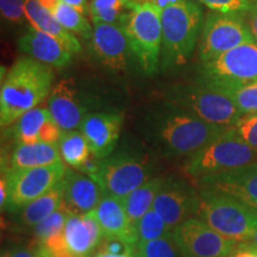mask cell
Listing matches in <instances>:
<instances>
[{"label": "cell", "instance_id": "1f68e13d", "mask_svg": "<svg viewBox=\"0 0 257 257\" xmlns=\"http://www.w3.org/2000/svg\"><path fill=\"white\" fill-rule=\"evenodd\" d=\"M70 214H73L72 212L62 205L59 210L47 217L44 220H42L41 223H38L36 226H34V233L36 239L40 242H46L51 237L63 232Z\"/></svg>", "mask_w": 257, "mask_h": 257}, {"label": "cell", "instance_id": "ba28073f", "mask_svg": "<svg viewBox=\"0 0 257 257\" xmlns=\"http://www.w3.org/2000/svg\"><path fill=\"white\" fill-rule=\"evenodd\" d=\"M255 41L243 16L211 11L202 25L199 60L208 62L240 44Z\"/></svg>", "mask_w": 257, "mask_h": 257}, {"label": "cell", "instance_id": "8fae6325", "mask_svg": "<svg viewBox=\"0 0 257 257\" xmlns=\"http://www.w3.org/2000/svg\"><path fill=\"white\" fill-rule=\"evenodd\" d=\"M200 81L240 85L257 81V42L240 44L199 66Z\"/></svg>", "mask_w": 257, "mask_h": 257}, {"label": "cell", "instance_id": "2e32d148", "mask_svg": "<svg viewBox=\"0 0 257 257\" xmlns=\"http://www.w3.org/2000/svg\"><path fill=\"white\" fill-rule=\"evenodd\" d=\"M124 117L120 112H89L83 118L80 131L87 140L92 155L106 159L113 154L119 138Z\"/></svg>", "mask_w": 257, "mask_h": 257}, {"label": "cell", "instance_id": "7bdbcfd3", "mask_svg": "<svg viewBox=\"0 0 257 257\" xmlns=\"http://www.w3.org/2000/svg\"><path fill=\"white\" fill-rule=\"evenodd\" d=\"M91 257H138L137 252H133V253H124V255H117V253H110V252H105L101 251V250L96 249L94 252L92 253Z\"/></svg>", "mask_w": 257, "mask_h": 257}, {"label": "cell", "instance_id": "d4e9b609", "mask_svg": "<svg viewBox=\"0 0 257 257\" xmlns=\"http://www.w3.org/2000/svg\"><path fill=\"white\" fill-rule=\"evenodd\" d=\"M165 179L154 178L148 180L143 185L135 189L133 193L123 199V205L126 211L131 223L136 226L138 220L142 218L148 211L153 208L154 201L162 187Z\"/></svg>", "mask_w": 257, "mask_h": 257}, {"label": "cell", "instance_id": "d590c367", "mask_svg": "<svg viewBox=\"0 0 257 257\" xmlns=\"http://www.w3.org/2000/svg\"><path fill=\"white\" fill-rule=\"evenodd\" d=\"M3 18L11 23H23L25 16V0H0Z\"/></svg>", "mask_w": 257, "mask_h": 257}, {"label": "cell", "instance_id": "83f0119b", "mask_svg": "<svg viewBox=\"0 0 257 257\" xmlns=\"http://www.w3.org/2000/svg\"><path fill=\"white\" fill-rule=\"evenodd\" d=\"M59 149L63 162L74 169H79L92 156L91 148L81 131H62Z\"/></svg>", "mask_w": 257, "mask_h": 257}, {"label": "cell", "instance_id": "e0dca14e", "mask_svg": "<svg viewBox=\"0 0 257 257\" xmlns=\"http://www.w3.org/2000/svg\"><path fill=\"white\" fill-rule=\"evenodd\" d=\"M48 108L62 131L80 127L87 114L85 102L72 79L61 80L51 88Z\"/></svg>", "mask_w": 257, "mask_h": 257}, {"label": "cell", "instance_id": "f6af8a7d", "mask_svg": "<svg viewBox=\"0 0 257 257\" xmlns=\"http://www.w3.org/2000/svg\"><path fill=\"white\" fill-rule=\"evenodd\" d=\"M245 243H248L249 245L252 246V248L257 249V229L255 231V233H253V236L250 238V240H248V242H245Z\"/></svg>", "mask_w": 257, "mask_h": 257}, {"label": "cell", "instance_id": "3957f363", "mask_svg": "<svg viewBox=\"0 0 257 257\" xmlns=\"http://www.w3.org/2000/svg\"><path fill=\"white\" fill-rule=\"evenodd\" d=\"M204 21V12L193 0H184L161 10V68L175 69L188 62L200 40Z\"/></svg>", "mask_w": 257, "mask_h": 257}, {"label": "cell", "instance_id": "6da1fadb", "mask_svg": "<svg viewBox=\"0 0 257 257\" xmlns=\"http://www.w3.org/2000/svg\"><path fill=\"white\" fill-rule=\"evenodd\" d=\"M227 127L207 123L167 100L148 111L143 120L147 140L166 156H192Z\"/></svg>", "mask_w": 257, "mask_h": 257}, {"label": "cell", "instance_id": "ee69618b", "mask_svg": "<svg viewBox=\"0 0 257 257\" xmlns=\"http://www.w3.org/2000/svg\"><path fill=\"white\" fill-rule=\"evenodd\" d=\"M40 4L43 6L44 9H47L48 11H53L54 9H55V6L59 4L60 0H37Z\"/></svg>", "mask_w": 257, "mask_h": 257}, {"label": "cell", "instance_id": "f35d334b", "mask_svg": "<svg viewBox=\"0 0 257 257\" xmlns=\"http://www.w3.org/2000/svg\"><path fill=\"white\" fill-rule=\"evenodd\" d=\"M227 257H257V249L245 242L239 243Z\"/></svg>", "mask_w": 257, "mask_h": 257}, {"label": "cell", "instance_id": "ab89813d", "mask_svg": "<svg viewBox=\"0 0 257 257\" xmlns=\"http://www.w3.org/2000/svg\"><path fill=\"white\" fill-rule=\"evenodd\" d=\"M61 2L64 3V4L72 6L74 9H76L79 12H81L82 15H85L86 17H87V16H91V14H89L88 0H61Z\"/></svg>", "mask_w": 257, "mask_h": 257}, {"label": "cell", "instance_id": "b9f144b4", "mask_svg": "<svg viewBox=\"0 0 257 257\" xmlns=\"http://www.w3.org/2000/svg\"><path fill=\"white\" fill-rule=\"evenodd\" d=\"M9 198V187H8V180L5 176H3L2 181H0V206L3 210L6 207Z\"/></svg>", "mask_w": 257, "mask_h": 257}, {"label": "cell", "instance_id": "d6a6232c", "mask_svg": "<svg viewBox=\"0 0 257 257\" xmlns=\"http://www.w3.org/2000/svg\"><path fill=\"white\" fill-rule=\"evenodd\" d=\"M136 252L138 257H179L180 255L172 232L161 238L137 243Z\"/></svg>", "mask_w": 257, "mask_h": 257}, {"label": "cell", "instance_id": "44dd1931", "mask_svg": "<svg viewBox=\"0 0 257 257\" xmlns=\"http://www.w3.org/2000/svg\"><path fill=\"white\" fill-rule=\"evenodd\" d=\"M63 182V205L73 214H85L93 211L105 194L98 182L76 169H67Z\"/></svg>", "mask_w": 257, "mask_h": 257}, {"label": "cell", "instance_id": "d6986e66", "mask_svg": "<svg viewBox=\"0 0 257 257\" xmlns=\"http://www.w3.org/2000/svg\"><path fill=\"white\" fill-rule=\"evenodd\" d=\"M14 135L18 143L59 144L62 130L49 108L37 106L16 121Z\"/></svg>", "mask_w": 257, "mask_h": 257}, {"label": "cell", "instance_id": "74e56055", "mask_svg": "<svg viewBox=\"0 0 257 257\" xmlns=\"http://www.w3.org/2000/svg\"><path fill=\"white\" fill-rule=\"evenodd\" d=\"M244 19H245L246 24H248L253 38H255V41L257 42V0L253 3L249 11L245 14V16H244Z\"/></svg>", "mask_w": 257, "mask_h": 257}, {"label": "cell", "instance_id": "4fadbf2b", "mask_svg": "<svg viewBox=\"0 0 257 257\" xmlns=\"http://www.w3.org/2000/svg\"><path fill=\"white\" fill-rule=\"evenodd\" d=\"M199 191L178 179H165L154 201L153 210L166 221L170 230L197 214Z\"/></svg>", "mask_w": 257, "mask_h": 257}, {"label": "cell", "instance_id": "277c9868", "mask_svg": "<svg viewBox=\"0 0 257 257\" xmlns=\"http://www.w3.org/2000/svg\"><path fill=\"white\" fill-rule=\"evenodd\" d=\"M197 217L237 243L248 242L257 229L256 208L226 193L210 189H199Z\"/></svg>", "mask_w": 257, "mask_h": 257}, {"label": "cell", "instance_id": "8d00e7d4", "mask_svg": "<svg viewBox=\"0 0 257 257\" xmlns=\"http://www.w3.org/2000/svg\"><path fill=\"white\" fill-rule=\"evenodd\" d=\"M2 257H54L48 248L40 240H35L28 248L10 249Z\"/></svg>", "mask_w": 257, "mask_h": 257}, {"label": "cell", "instance_id": "5b68a950", "mask_svg": "<svg viewBox=\"0 0 257 257\" xmlns=\"http://www.w3.org/2000/svg\"><path fill=\"white\" fill-rule=\"evenodd\" d=\"M257 162V149L250 147L234 126L189 156L185 170L194 180Z\"/></svg>", "mask_w": 257, "mask_h": 257}, {"label": "cell", "instance_id": "f1b7e54d", "mask_svg": "<svg viewBox=\"0 0 257 257\" xmlns=\"http://www.w3.org/2000/svg\"><path fill=\"white\" fill-rule=\"evenodd\" d=\"M201 82L229 96L243 115L257 114V81L240 85Z\"/></svg>", "mask_w": 257, "mask_h": 257}, {"label": "cell", "instance_id": "836d02e7", "mask_svg": "<svg viewBox=\"0 0 257 257\" xmlns=\"http://www.w3.org/2000/svg\"><path fill=\"white\" fill-rule=\"evenodd\" d=\"M211 11L226 15L245 16L256 0H198Z\"/></svg>", "mask_w": 257, "mask_h": 257}, {"label": "cell", "instance_id": "ffe728a7", "mask_svg": "<svg viewBox=\"0 0 257 257\" xmlns=\"http://www.w3.org/2000/svg\"><path fill=\"white\" fill-rule=\"evenodd\" d=\"M91 212L100 225L104 237H115L137 245V229L125 211L123 200L104 194L98 206Z\"/></svg>", "mask_w": 257, "mask_h": 257}, {"label": "cell", "instance_id": "7402d4cb", "mask_svg": "<svg viewBox=\"0 0 257 257\" xmlns=\"http://www.w3.org/2000/svg\"><path fill=\"white\" fill-rule=\"evenodd\" d=\"M25 16L32 28L55 38L72 55L81 51V43L75 35L66 30L37 0H25Z\"/></svg>", "mask_w": 257, "mask_h": 257}, {"label": "cell", "instance_id": "52a82bcc", "mask_svg": "<svg viewBox=\"0 0 257 257\" xmlns=\"http://www.w3.org/2000/svg\"><path fill=\"white\" fill-rule=\"evenodd\" d=\"M133 55L146 74H155L161 67L162 22L161 10L150 4H137L123 24Z\"/></svg>", "mask_w": 257, "mask_h": 257}, {"label": "cell", "instance_id": "9c48e42d", "mask_svg": "<svg viewBox=\"0 0 257 257\" xmlns=\"http://www.w3.org/2000/svg\"><path fill=\"white\" fill-rule=\"evenodd\" d=\"M152 168L144 157L137 154L117 153L101 159L100 172L94 181L105 194L120 200L150 180Z\"/></svg>", "mask_w": 257, "mask_h": 257}, {"label": "cell", "instance_id": "5bb4252c", "mask_svg": "<svg viewBox=\"0 0 257 257\" xmlns=\"http://www.w3.org/2000/svg\"><path fill=\"white\" fill-rule=\"evenodd\" d=\"M199 189L217 191L239 199L257 210V162L197 180Z\"/></svg>", "mask_w": 257, "mask_h": 257}, {"label": "cell", "instance_id": "30bf717a", "mask_svg": "<svg viewBox=\"0 0 257 257\" xmlns=\"http://www.w3.org/2000/svg\"><path fill=\"white\" fill-rule=\"evenodd\" d=\"M67 167L63 161L49 166L27 169H8L9 198L5 208L18 210L23 208L42 195L51 191L62 181Z\"/></svg>", "mask_w": 257, "mask_h": 257}, {"label": "cell", "instance_id": "cb8c5ba5", "mask_svg": "<svg viewBox=\"0 0 257 257\" xmlns=\"http://www.w3.org/2000/svg\"><path fill=\"white\" fill-rule=\"evenodd\" d=\"M67 251L72 257H91L96 244L82 214H70L63 230Z\"/></svg>", "mask_w": 257, "mask_h": 257}, {"label": "cell", "instance_id": "60d3db41", "mask_svg": "<svg viewBox=\"0 0 257 257\" xmlns=\"http://www.w3.org/2000/svg\"><path fill=\"white\" fill-rule=\"evenodd\" d=\"M184 2V0H137L138 4H150L156 6L157 9L163 10L168 6L179 4V3Z\"/></svg>", "mask_w": 257, "mask_h": 257}, {"label": "cell", "instance_id": "f546056e", "mask_svg": "<svg viewBox=\"0 0 257 257\" xmlns=\"http://www.w3.org/2000/svg\"><path fill=\"white\" fill-rule=\"evenodd\" d=\"M51 15L66 30L72 32L75 36L82 37L83 40H91L93 32L91 22L76 9L64 4L60 0L59 4L51 11Z\"/></svg>", "mask_w": 257, "mask_h": 257}, {"label": "cell", "instance_id": "603a6c76", "mask_svg": "<svg viewBox=\"0 0 257 257\" xmlns=\"http://www.w3.org/2000/svg\"><path fill=\"white\" fill-rule=\"evenodd\" d=\"M59 144L18 143L10 156L9 169H27L61 162Z\"/></svg>", "mask_w": 257, "mask_h": 257}, {"label": "cell", "instance_id": "8992f818", "mask_svg": "<svg viewBox=\"0 0 257 257\" xmlns=\"http://www.w3.org/2000/svg\"><path fill=\"white\" fill-rule=\"evenodd\" d=\"M167 100L219 126H234L243 115L229 96L201 81L173 86L167 93Z\"/></svg>", "mask_w": 257, "mask_h": 257}, {"label": "cell", "instance_id": "7a4b0ae2", "mask_svg": "<svg viewBox=\"0 0 257 257\" xmlns=\"http://www.w3.org/2000/svg\"><path fill=\"white\" fill-rule=\"evenodd\" d=\"M53 69L31 57L16 61L0 89V124L8 127L37 107L53 88Z\"/></svg>", "mask_w": 257, "mask_h": 257}, {"label": "cell", "instance_id": "e575fe53", "mask_svg": "<svg viewBox=\"0 0 257 257\" xmlns=\"http://www.w3.org/2000/svg\"><path fill=\"white\" fill-rule=\"evenodd\" d=\"M234 128L250 147L257 149V114L242 115Z\"/></svg>", "mask_w": 257, "mask_h": 257}, {"label": "cell", "instance_id": "7c38bea8", "mask_svg": "<svg viewBox=\"0 0 257 257\" xmlns=\"http://www.w3.org/2000/svg\"><path fill=\"white\" fill-rule=\"evenodd\" d=\"M172 234L182 257H227L238 245L195 217L178 225Z\"/></svg>", "mask_w": 257, "mask_h": 257}, {"label": "cell", "instance_id": "4316f807", "mask_svg": "<svg viewBox=\"0 0 257 257\" xmlns=\"http://www.w3.org/2000/svg\"><path fill=\"white\" fill-rule=\"evenodd\" d=\"M137 4V0H91L89 14L92 23L123 27L127 16Z\"/></svg>", "mask_w": 257, "mask_h": 257}, {"label": "cell", "instance_id": "484cf974", "mask_svg": "<svg viewBox=\"0 0 257 257\" xmlns=\"http://www.w3.org/2000/svg\"><path fill=\"white\" fill-rule=\"evenodd\" d=\"M63 200L64 182L62 180L51 191L22 208V221L28 226H36L38 223L59 210L63 205Z\"/></svg>", "mask_w": 257, "mask_h": 257}, {"label": "cell", "instance_id": "4dcf8cb0", "mask_svg": "<svg viewBox=\"0 0 257 257\" xmlns=\"http://www.w3.org/2000/svg\"><path fill=\"white\" fill-rule=\"evenodd\" d=\"M136 229L138 243L149 242V240L161 238V237L172 232V230L169 229V226L166 224V221L162 219V217H161L157 212L154 211L153 208L150 211H148L147 213L138 220Z\"/></svg>", "mask_w": 257, "mask_h": 257}, {"label": "cell", "instance_id": "9a60e30c", "mask_svg": "<svg viewBox=\"0 0 257 257\" xmlns=\"http://www.w3.org/2000/svg\"><path fill=\"white\" fill-rule=\"evenodd\" d=\"M91 47L95 59L113 72L126 69L133 54L124 29L114 24H93Z\"/></svg>", "mask_w": 257, "mask_h": 257}, {"label": "cell", "instance_id": "ac0fdd59", "mask_svg": "<svg viewBox=\"0 0 257 257\" xmlns=\"http://www.w3.org/2000/svg\"><path fill=\"white\" fill-rule=\"evenodd\" d=\"M18 48L51 69H63L72 62V54L59 41L32 27L18 40Z\"/></svg>", "mask_w": 257, "mask_h": 257}]
</instances>
